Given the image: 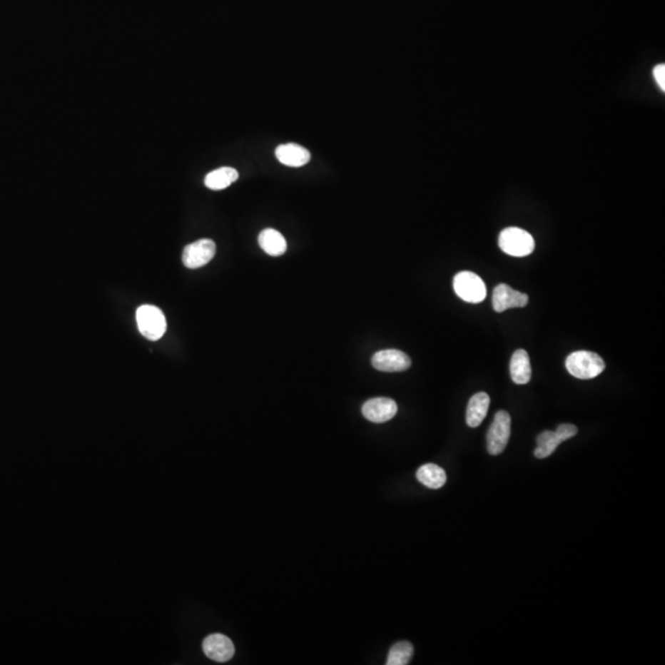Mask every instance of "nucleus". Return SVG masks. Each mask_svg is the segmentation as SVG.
<instances>
[{
	"label": "nucleus",
	"instance_id": "nucleus-1",
	"mask_svg": "<svg viewBox=\"0 0 665 665\" xmlns=\"http://www.w3.org/2000/svg\"><path fill=\"white\" fill-rule=\"evenodd\" d=\"M566 367L574 377L592 380L605 370V362L597 352L576 351L567 357Z\"/></svg>",
	"mask_w": 665,
	"mask_h": 665
},
{
	"label": "nucleus",
	"instance_id": "nucleus-2",
	"mask_svg": "<svg viewBox=\"0 0 665 665\" xmlns=\"http://www.w3.org/2000/svg\"><path fill=\"white\" fill-rule=\"evenodd\" d=\"M499 247L508 255L522 258L530 255L535 250V240L529 232L510 227L499 235Z\"/></svg>",
	"mask_w": 665,
	"mask_h": 665
},
{
	"label": "nucleus",
	"instance_id": "nucleus-3",
	"mask_svg": "<svg viewBox=\"0 0 665 665\" xmlns=\"http://www.w3.org/2000/svg\"><path fill=\"white\" fill-rule=\"evenodd\" d=\"M137 325L141 334L148 340L157 342L164 335L166 330V320L164 313L158 307L143 305L136 313Z\"/></svg>",
	"mask_w": 665,
	"mask_h": 665
},
{
	"label": "nucleus",
	"instance_id": "nucleus-4",
	"mask_svg": "<svg viewBox=\"0 0 665 665\" xmlns=\"http://www.w3.org/2000/svg\"><path fill=\"white\" fill-rule=\"evenodd\" d=\"M512 432V418L505 410H499L487 434V449L493 456L503 454Z\"/></svg>",
	"mask_w": 665,
	"mask_h": 665
},
{
	"label": "nucleus",
	"instance_id": "nucleus-5",
	"mask_svg": "<svg viewBox=\"0 0 665 665\" xmlns=\"http://www.w3.org/2000/svg\"><path fill=\"white\" fill-rule=\"evenodd\" d=\"M456 295L468 303H479L487 296L486 283L471 271H461L454 278Z\"/></svg>",
	"mask_w": 665,
	"mask_h": 665
},
{
	"label": "nucleus",
	"instance_id": "nucleus-6",
	"mask_svg": "<svg viewBox=\"0 0 665 665\" xmlns=\"http://www.w3.org/2000/svg\"><path fill=\"white\" fill-rule=\"evenodd\" d=\"M216 254V244L211 239H200L185 247L183 263L189 269H198L208 264Z\"/></svg>",
	"mask_w": 665,
	"mask_h": 665
},
{
	"label": "nucleus",
	"instance_id": "nucleus-7",
	"mask_svg": "<svg viewBox=\"0 0 665 665\" xmlns=\"http://www.w3.org/2000/svg\"><path fill=\"white\" fill-rule=\"evenodd\" d=\"M410 356L395 349L377 351L372 356L373 367L382 372H402L410 369Z\"/></svg>",
	"mask_w": 665,
	"mask_h": 665
},
{
	"label": "nucleus",
	"instance_id": "nucleus-8",
	"mask_svg": "<svg viewBox=\"0 0 665 665\" xmlns=\"http://www.w3.org/2000/svg\"><path fill=\"white\" fill-rule=\"evenodd\" d=\"M398 407L391 398H372L362 405V414L365 418L376 424H382L395 418Z\"/></svg>",
	"mask_w": 665,
	"mask_h": 665
},
{
	"label": "nucleus",
	"instance_id": "nucleus-9",
	"mask_svg": "<svg viewBox=\"0 0 665 665\" xmlns=\"http://www.w3.org/2000/svg\"><path fill=\"white\" fill-rule=\"evenodd\" d=\"M203 649L212 661L223 663L234 656V644L227 636L222 634H210L203 643Z\"/></svg>",
	"mask_w": 665,
	"mask_h": 665
},
{
	"label": "nucleus",
	"instance_id": "nucleus-10",
	"mask_svg": "<svg viewBox=\"0 0 665 665\" xmlns=\"http://www.w3.org/2000/svg\"><path fill=\"white\" fill-rule=\"evenodd\" d=\"M493 308L495 312L502 313L509 308L525 307L529 302V297L525 293H519L517 290L508 286L507 283H499L493 291Z\"/></svg>",
	"mask_w": 665,
	"mask_h": 665
},
{
	"label": "nucleus",
	"instance_id": "nucleus-11",
	"mask_svg": "<svg viewBox=\"0 0 665 665\" xmlns=\"http://www.w3.org/2000/svg\"><path fill=\"white\" fill-rule=\"evenodd\" d=\"M275 154L283 166H293V168L306 166L310 159L308 149L296 143L281 144L276 148Z\"/></svg>",
	"mask_w": 665,
	"mask_h": 665
},
{
	"label": "nucleus",
	"instance_id": "nucleus-12",
	"mask_svg": "<svg viewBox=\"0 0 665 665\" xmlns=\"http://www.w3.org/2000/svg\"><path fill=\"white\" fill-rule=\"evenodd\" d=\"M490 398L484 392L476 393L469 400L466 412V422L468 427H477L481 425L482 422L486 419L487 413L489 410Z\"/></svg>",
	"mask_w": 665,
	"mask_h": 665
},
{
	"label": "nucleus",
	"instance_id": "nucleus-13",
	"mask_svg": "<svg viewBox=\"0 0 665 665\" xmlns=\"http://www.w3.org/2000/svg\"><path fill=\"white\" fill-rule=\"evenodd\" d=\"M531 364L529 354L522 349L515 351L510 361V377L517 385H526L531 380Z\"/></svg>",
	"mask_w": 665,
	"mask_h": 665
},
{
	"label": "nucleus",
	"instance_id": "nucleus-14",
	"mask_svg": "<svg viewBox=\"0 0 665 665\" xmlns=\"http://www.w3.org/2000/svg\"><path fill=\"white\" fill-rule=\"evenodd\" d=\"M259 245L261 249L271 256H280L286 253L288 243L286 239L279 230L268 228L259 234Z\"/></svg>",
	"mask_w": 665,
	"mask_h": 665
},
{
	"label": "nucleus",
	"instance_id": "nucleus-15",
	"mask_svg": "<svg viewBox=\"0 0 665 665\" xmlns=\"http://www.w3.org/2000/svg\"><path fill=\"white\" fill-rule=\"evenodd\" d=\"M417 478L430 489H439L445 486L446 472L435 463H427L417 471Z\"/></svg>",
	"mask_w": 665,
	"mask_h": 665
},
{
	"label": "nucleus",
	"instance_id": "nucleus-16",
	"mask_svg": "<svg viewBox=\"0 0 665 665\" xmlns=\"http://www.w3.org/2000/svg\"><path fill=\"white\" fill-rule=\"evenodd\" d=\"M238 178V171H235L234 168L223 166V168L208 173L206 178H205V185L208 189L218 191V190L228 188L230 185L233 184L234 181H237Z\"/></svg>",
	"mask_w": 665,
	"mask_h": 665
},
{
	"label": "nucleus",
	"instance_id": "nucleus-17",
	"mask_svg": "<svg viewBox=\"0 0 665 665\" xmlns=\"http://www.w3.org/2000/svg\"><path fill=\"white\" fill-rule=\"evenodd\" d=\"M536 441H537V446L535 449V456L537 459L549 457L556 451L558 446L562 444V441L558 437L556 432H549V430L541 432Z\"/></svg>",
	"mask_w": 665,
	"mask_h": 665
},
{
	"label": "nucleus",
	"instance_id": "nucleus-18",
	"mask_svg": "<svg viewBox=\"0 0 665 665\" xmlns=\"http://www.w3.org/2000/svg\"><path fill=\"white\" fill-rule=\"evenodd\" d=\"M414 654L412 643L407 641L398 642L391 648L387 656V665H405L410 663Z\"/></svg>",
	"mask_w": 665,
	"mask_h": 665
},
{
	"label": "nucleus",
	"instance_id": "nucleus-19",
	"mask_svg": "<svg viewBox=\"0 0 665 665\" xmlns=\"http://www.w3.org/2000/svg\"><path fill=\"white\" fill-rule=\"evenodd\" d=\"M578 432V429H577L576 425L573 424H561L558 425L557 429H556V434H557L558 437L561 439V441H566L568 439H572L573 436L577 435Z\"/></svg>",
	"mask_w": 665,
	"mask_h": 665
},
{
	"label": "nucleus",
	"instance_id": "nucleus-20",
	"mask_svg": "<svg viewBox=\"0 0 665 665\" xmlns=\"http://www.w3.org/2000/svg\"><path fill=\"white\" fill-rule=\"evenodd\" d=\"M654 78L658 81L661 90H665V66L664 64H658L654 68Z\"/></svg>",
	"mask_w": 665,
	"mask_h": 665
}]
</instances>
